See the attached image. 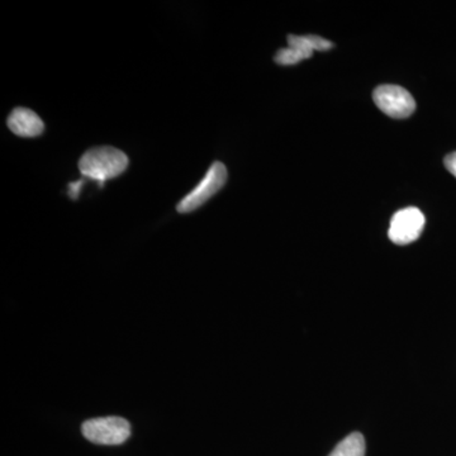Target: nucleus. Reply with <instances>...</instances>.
Segmentation results:
<instances>
[{"instance_id":"nucleus-1","label":"nucleus","mask_w":456,"mask_h":456,"mask_svg":"<svg viewBox=\"0 0 456 456\" xmlns=\"http://www.w3.org/2000/svg\"><path fill=\"white\" fill-rule=\"evenodd\" d=\"M127 167V155L110 146L93 147L79 161V170L84 178L95 180L101 187L107 180L125 173Z\"/></svg>"},{"instance_id":"nucleus-2","label":"nucleus","mask_w":456,"mask_h":456,"mask_svg":"<svg viewBox=\"0 0 456 456\" xmlns=\"http://www.w3.org/2000/svg\"><path fill=\"white\" fill-rule=\"evenodd\" d=\"M82 432L90 443L98 445H121L130 437L131 426L122 417H101L84 422Z\"/></svg>"},{"instance_id":"nucleus-3","label":"nucleus","mask_w":456,"mask_h":456,"mask_svg":"<svg viewBox=\"0 0 456 456\" xmlns=\"http://www.w3.org/2000/svg\"><path fill=\"white\" fill-rule=\"evenodd\" d=\"M227 182V169L220 161H216L211 165L202 182L197 185L188 196L183 198L176 207L180 213H189L196 211L200 206H203L207 200H211L216 193L224 188Z\"/></svg>"},{"instance_id":"nucleus-4","label":"nucleus","mask_w":456,"mask_h":456,"mask_svg":"<svg viewBox=\"0 0 456 456\" xmlns=\"http://www.w3.org/2000/svg\"><path fill=\"white\" fill-rule=\"evenodd\" d=\"M334 47L331 41L316 35L288 36L287 49L279 50L275 62L279 65L292 66L303 60L311 59L314 51H329Z\"/></svg>"},{"instance_id":"nucleus-5","label":"nucleus","mask_w":456,"mask_h":456,"mask_svg":"<svg viewBox=\"0 0 456 456\" xmlns=\"http://www.w3.org/2000/svg\"><path fill=\"white\" fill-rule=\"evenodd\" d=\"M373 99L377 107L392 118H407L416 110V102L408 90L398 86H378Z\"/></svg>"},{"instance_id":"nucleus-6","label":"nucleus","mask_w":456,"mask_h":456,"mask_svg":"<svg viewBox=\"0 0 456 456\" xmlns=\"http://www.w3.org/2000/svg\"><path fill=\"white\" fill-rule=\"evenodd\" d=\"M425 224L424 213L416 207L401 209L392 217L388 231L389 240L395 245L412 244L421 236Z\"/></svg>"},{"instance_id":"nucleus-7","label":"nucleus","mask_w":456,"mask_h":456,"mask_svg":"<svg viewBox=\"0 0 456 456\" xmlns=\"http://www.w3.org/2000/svg\"><path fill=\"white\" fill-rule=\"evenodd\" d=\"M9 130L20 137H37L45 130L40 117L28 108L18 107L8 117Z\"/></svg>"},{"instance_id":"nucleus-8","label":"nucleus","mask_w":456,"mask_h":456,"mask_svg":"<svg viewBox=\"0 0 456 456\" xmlns=\"http://www.w3.org/2000/svg\"><path fill=\"white\" fill-rule=\"evenodd\" d=\"M365 439L359 432H353L338 444L329 456H365Z\"/></svg>"},{"instance_id":"nucleus-9","label":"nucleus","mask_w":456,"mask_h":456,"mask_svg":"<svg viewBox=\"0 0 456 456\" xmlns=\"http://www.w3.org/2000/svg\"><path fill=\"white\" fill-rule=\"evenodd\" d=\"M84 180H79V182L71 183L69 184V196H70L71 200H77L79 198L80 191H82Z\"/></svg>"},{"instance_id":"nucleus-10","label":"nucleus","mask_w":456,"mask_h":456,"mask_svg":"<svg viewBox=\"0 0 456 456\" xmlns=\"http://www.w3.org/2000/svg\"><path fill=\"white\" fill-rule=\"evenodd\" d=\"M444 164H445L446 169H448L450 174L456 178V152H452V154H449L444 159Z\"/></svg>"}]
</instances>
